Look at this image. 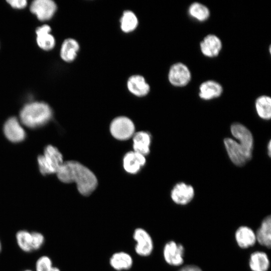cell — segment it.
<instances>
[{
    "mask_svg": "<svg viewBox=\"0 0 271 271\" xmlns=\"http://www.w3.org/2000/svg\"><path fill=\"white\" fill-rule=\"evenodd\" d=\"M56 174L63 183L75 182L78 191L84 196L90 195L97 186V180L93 172L75 161L63 162Z\"/></svg>",
    "mask_w": 271,
    "mask_h": 271,
    "instance_id": "1",
    "label": "cell"
},
{
    "mask_svg": "<svg viewBox=\"0 0 271 271\" xmlns=\"http://www.w3.org/2000/svg\"><path fill=\"white\" fill-rule=\"evenodd\" d=\"M52 116V111L47 103L33 102L25 105L20 113L21 122L25 126L35 128L46 124Z\"/></svg>",
    "mask_w": 271,
    "mask_h": 271,
    "instance_id": "2",
    "label": "cell"
},
{
    "mask_svg": "<svg viewBox=\"0 0 271 271\" xmlns=\"http://www.w3.org/2000/svg\"><path fill=\"white\" fill-rule=\"evenodd\" d=\"M63 156L58 149L52 146H47L44 154L38 157L40 172L44 175L56 173L63 163Z\"/></svg>",
    "mask_w": 271,
    "mask_h": 271,
    "instance_id": "3",
    "label": "cell"
},
{
    "mask_svg": "<svg viewBox=\"0 0 271 271\" xmlns=\"http://www.w3.org/2000/svg\"><path fill=\"white\" fill-rule=\"evenodd\" d=\"M134 128L133 122L129 118L118 116L111 122L110 131L114 138L119 140H126L133 135Z\"/></svg>",
    "mask_w": 271,
    "mask_h": 271,
    "instance_id": "4",
    "label": "cell"
},
{
    "mask_svg": "<svg viewBox=\"0 0 271 271\" xmlns=\"http://www.w3.org/2000/svg\"><path fill=\"white\" fill-rule=\"evenodd\" d=\"M190 71L187 66L182 63L174 64L170 68L168 79L171 84L177 87H183L190 82Z\"/></svg>",
    "mask_w": 271,
    "mask_h": 271,
    "instance_id": "5",
    "label": "cell"
},
{
    "mask_svg": "<svg viewBox=\"0 0 271 271\" xmlns=\"http://www.w3.org/2000/svg\"><path fill=\"white\" fill-rule=\"evenodd\" d=\"M232 135L239 141V145L247 155L251 158L253 149V138L250 131L243 125L234 123L231 126Z\"/></svg>",
    "mask_w": 271,
    "mask_h": 271,
    "instance_id": "6",
    "label": "cell"
},
{
    "mask_svg": "<svg viewBox=\"0 0 271 271\" xmlns=\"http://www.w3.org/2000/svg\"><path fill=\"white\" fill-rule=\"evenodd\" d=\"M57 10L55 3L51 0H36L30 6L31 12L40 21L50 19Z\"/></svg>",
    "mask_w": 271,
    "mask_h": 271,
    "instance_id": "7",
    "label": "cell"
},
{
    "mask_svg": "<svg viewBox=\"0 0 271 271\" xmlns=\"http://www.w3.org/2000/svg\"><path fill=\"white\" fill-rule=\"evenodd\" d=\"M224 145L231 161L236 166L244 165L250 160L241 146L235 141L226 138L224 140Z\"/></svg>",
    "mask_w": 271,
    "mask_h": 271,
    "instance_id": "8",
    "label": "cell"
},
{
    "mask_svg": "<svg viewBox=\"0 0 271 271\" xmlns=\"http://www.w3.org/2000/svg\"><path fill=\"white\" fill-rule=\"evenodd\" d=\"M164 256L166 261L169 264L179 266L184 262V246L174 241L167 243L164 248Z\"/></svg>",
    "mask_w": 271,
    "mask_h": 271,
    "instance_id": "9",
    "label": "cell"
},
{
    "mask_svg": "<svg viewBox=\"0 0 271 271\" xmlns=\"http://www.w3.org/2000/svg\"><path fill=\"white\" fill-rule=\"evenodd\" d=\"M4 132L7 139L13 143L23 141L26 138V132L16 117L9 118L4 125Z\"/></svg>",
    "mask_w": 271,
    "mask_h": 271,
    "instance_id": "10",
    "label": "cell"
},
{
    "mask_svg": "<svg viewBox=\"0 0 271 271\" xmlns=\"http://www.w3.org/2000/svg\"><path fill=\"white\" fill-rule=\"evenodd\" d=\"M133 238L137 242L135 247L136 252L141 256L150 255L153 249L151 237L142 228H137L133 234Z\"/></svg>",
    "mask_w": 271,
    "mask_h": 271,
    "instance_id": "11",
    "label": "cell"
},
{
    "mask_svg": "<svg viewBox=\"0 0 271 271\" xmlns=\"http://www.w3.org/2000/svg\"><path fill=\"white\" fill-rule=\"evenodd\" d=\"M193 188L184 183L176 184L171 192V198L178 204L185 205L190 202L194 197Z\"/></svg>",
    "mask_w": 271,
    "mask_h": 271,
    "instance_id": "12",
    "label": "cell"
},
{
    "mask_svg": "<svg viewBox=\"0 0 271 271\" xmlns=\"http://www.w3.org/2000/svg\"><path fill=\"white\" fill-rule=\"evenodd\" d=\"M202 54L208 57L217 56L222 48L220 39L215 35L206 36L200 44Z\"/></svg>",
    "mask_w": 271,
    "mask_h": 271,
    "instance_id": "13",
    "label": "cell"
},
{
    "mask_svg": "<svg viewBox=\"0 0 271 271\" xmlns=\"http://www.w3.org/2000/svg\"><path fill=\"white\" fill-rule=\"evenodd\" d=\"M127 87L131 93L139 97L146 96L150 90V85L145 78L140 75L129 77L127 81Z\"/></svg>",
    "mask_w": 271,
    "mask_h": 271,
    "instance_id": "14",
    "label": "cell"
},
{
    "mask_svg": "<svg viewBox=\"0 0 271 271\" xmlns=\"http://www.w3.org/2000/svg\"><path fill=\"white\" fill-rule=\"evenodd\" d=\"M145 163V156L134 151L126 153L123 159V166L124 170L130 174L138 172Z\"/></svg>",
    "mask_w": 271,
    "mask_h": 271,
    "instance_id": "15",
    "label": "cell"
},
{
    "mask_svg": "<svg viewBox=\"0 0 271 271\" xmlns=\"http://www.w3.org/2000/svg\"><path fill=\"white\" fill-rule=\"evenodd\" d=\"M51 30V27L47 25L39 27L36 30L37 44L40 48L44 50H50L55 45V38L50 34Z\"/></svg>",
    "mask_w": 271,
    "mask_h": 271,
    "instance_id": "16",
    "label": "cell"
},
{
    "mask_svg": "<svg viewBox=\"0 0 271 271\" xmlns=\"http://www.w3.org/2000/svg\"><path fill=\"white\" fill-rule=\"evenodd\" d=\"M221 85L213 80L203 82L199 87V97L204 100H210L218 97L222 93Z\"/></svg>",
    "mask_w": 271,
    "mask_h": 271,
    "instance_id": "17",
    "label": "cell"
},
{
    "mask_svg": "<svg viewBox=\"0 0 271 271\" xmlns=\"http://www.w3.org/2000/svg\"><path fill=\"white\" fill-rule=\"evenodd\" d=\"M235 239L238 246L242 248L253 246L256 241L255 233L252 229L245 226H240L237 229Z\"/></svg>",
    "mask_w": 271,
    "mask_h": 271,
    "instance_id": "18",
    "label": "cell"
},
{
    "mask_svg": "<svg viewBox=\"0 0 271 271\" xmlns=\"http://www.w3.org/2000/svg\"><path fill=\"white\" fill-rule=\"evenodd\" d=\"M78 42L72 38H68L63 42L60 49V56L63 60L71 62L74 60L79 50Z\"/></svg>",
    "mask_w": 271,
    "mask_h": 271,
    "instance_id": "19",
    "label": "cell"
},
{
    "mask_svg": "<svg viewBox=\"0 0 271 271\" xmlns=\"http://www.w3.org/2000/svg\"><path fill=\"white\" fill-rule=\"evenodd\" d=\"M256 240L258 243L266 247L271 246V217L269 215L262 221L260 226L256 234Z\"/></svg>",
    "mask_w": 271,
    "mask_h": 271,
    "instance_id": "20",
    "label": "cell"
},
{
    "mask_svg": "<svg viewBox=\"0 0 271 271\" xmlns=\"http://www.w3.org/2000/svg\"><path fill=\"white\" fill-rule=\"evenodd\" d=\"M150 135L145 131H139L133 135V151L145 156L150 152Z\"/></svg>",
    "mask_w": 271,
    "mask_h": 271,
    "instance_id": "21",
    "label": "cell"
},
{
    "mask_svg": "<svg viewBox=\"0 0 271 271\" xmlns=\"http://www.w3.org/2000/svg\"><path fill=\"white\" fill-rule=\"evenodd\" d=\"M249 265L252 271H267L269 266V260L265 252L255 251L250 255Z\"/></svg>",
    "mask_w": 271,
    "mask_h": 271,
    "instance_id": "22",
    "label": "cell"
},
{
    "mask_svg": "<svg viewBox=\"0 0 271 271\" xmlns=\"http://www.w3.org/2000/svg\"><path fill=\"white\" fill-rule=\"evenodd\" d=\"M110 263L116 270L128 269L132 265V259L127 253L119 252L113 254L110 259Z\"/></svg>",
    "mask_w": 271,
    "mask_h": 271,
    "instance_id": "23",
    "label": "cell"
},
{
    "mask_svg": "<svg viewBox=\"0 0 271 271\" xmlns=\"http://www.w3.org/2000/svg\"><path fill=\"white\" fill-rule=\"evenodd\" d=\"M120 23L122 31L124 33H130L137 28L139 21L137 16L133 12L126 10L122 14Z\"/></svg>",
    "mask_w": 271,
    "mask_h": 271,
    "instance_id": "24",
    "label": "cell"
},
{
    "mask_svg": "<svg viewBox=\"0 0 271 271\" xmlns=\"http://www.w3.org/2000/svg\"><path fill=\"white\" fill-rule=\"evenodd\" d=\"M255 108L259 116L265 120L271 117V99L270 97L262 95L259 97L255 101Z\"/></svg>",
    "mask_w": 271,
    "mask_h": 271,
    "instance_id": "25",
    "label": "cell"
},
{
    "mask_svg": "<svg viewBox=\"0 0 271 271\" xmlns=\"http://www.w3.org/2000/svg\"><path fill=\"white\" fill-rule=\"evenodd\" d=\"M188 13L191 17L200 22L206 21L210 16L209 9L204 5L197 2L192 3L190 6Z\"/></svg>",
    "mask_w": 271,
    "mask_h": 271,
    "instance_id": "26",
    "label": "cell"
},
{
    "mask_svg": "<svg viewBox=\"0 0 271 271\" xmlns=\"http://www.w3.org/2000/svg\"><path fill=\"white\" fill-rule=\"evenodd\" d=\"M16 239L22 250L25 252L32 250L31 233L26 230H20L16 234Z\"/></svg>",
    "mask_w": 271,
    "mask_h": 271,
    "instance_id": "27",
    "label": "cell"
},
{
    "mask_svg": "<svg viewBox=\"0 0 271 271\" xmlns=\"http://www.w3.org/2000/svg\"><path fill=\"white\" fill-rule=\"evenodd\" d=\"M52 268L51 260L47 256H41L36 262V271H51Z\"/></svg>",
    "mask_w": 271,
    "mask_h": 271,
    "instance_id": "28",
    "label": "cell"
},
{
    "mask_svg": "<svg viewBox=\"0 0 271 271\" xmlns=\"http://www.w3.org/2000/svg\"><path fill=\"white\" fill-rule=\"evenodd\" d=\"M31 235L32 250H37L43 244L44 237L41 233L38 232H32Z\"/></svg>",
    "mask_w": 271,
    "mask_h": 271,
    "instance_id": "29",
    "label": "cell"
},
{
    "mask_svg": "<svg viewBox=\"0 0 271 271\" xmlns=\"http://www.w3.org/2000/svg\"><path fill=\"white\" fill-rule=\"evenodd\" d=\"M7 2L10 6L16 9H23L27 5V2L26 0H9Z\"/></svg>",
    "mask_w": 271,
    "mask_h": 271,
    "instance_id": "30",
    "label": "cell"
},
{
    "mask_svg": "<svg viewBox=\"0 0 271 271\" xmlns=\"http://www.w3.org/2000/svg\"><path fill=\"white\" fill-rule=\"evenodd\" d=\"M178 271H202L198 266L194 265H188L181 268Z\"/></svg>",
    "mask_w": 271,
    "mask_h": 271,
    "instance_id": "31",
    "label": "cell"
},
{
    "mask_svg": "<svg viewBox=\"0 0 271 271\" xmlns=\"http://www.w3.org/2000/svg\"><path fill=\"white\" fill-rule=\"evenodd\" d=\"M268 155L270 157V154H271V144H270V141H269L268 144Z\"/></svg>",
    "mask_w": 271,
    "mask_h": 271,
    "instance_id": "32",
    "label": "cell"
},
{
    "mask_svg": "<svg viewBox=\"0 0 271 271\" xmlns=\"http://www.w3.org/2000/svg\"><path fill=\"white\" fill-rule=\"evenodd\" d=\"M51 271H60L59 269L56 267H53Z\"/></svg>",
    "mask_w": 271,
    "mask_h": 271,
    "instance_id": "33",
    "label": "cell"
},
{
    "mask_svg": "<svg viewBox=\"0 0 271 271\" xmlns=\"http://www.w3.org/2000/svg\"><path fill=\"white\" fill-rule=\"evenodd\" d=\"M1 249H2V245H1V241H0V252L1 251Z\"/></svg>",
    "mask_w": 271,
    "mask_h": 271,
    "instance_id": "34",
    "label": "cell"
},
{
    "mask_svg": "<svg viewBox=\"0 0 271 271\" xmlns=\"http://www.w3.org/2000/svg\"><path fill=\"white\" fill-rule=\"evenodd\" d=\"M24 271H32V270H28H28H24Z\"/></svg>",
    "mask_w": 271,
    "mask_h": 271,
    "instance_id": "35",
    "label": "cell"
}]
</instances>
